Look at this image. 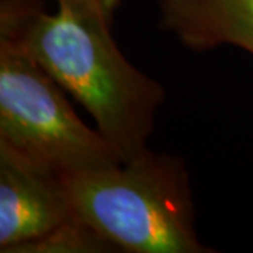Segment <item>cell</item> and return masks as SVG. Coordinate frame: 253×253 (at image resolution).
Here are the masks:
<instances>
[{
	"mask_svg": "<svg viewBox=\"0 0 253 253\" xmlns=\"http://www.w3.org/2000/svg\"><path fill=\"white\" fill-rule=\"evenodd\" d=\"M115 0H58L54 13L7 3L0 35L17 40L92 117L122 163L148 150L165 89L126 59L110 32Z\"/></svg>",
	"mask_w": 253,
	"mask_h": 253,
	"instance_id": "6da1fadb",
	"label": "cell"
},
{
	"mask_svg": "<svg viewBox=\"0 0 253 253\" xmlns=\"http://www.w3.org/2000/svg\"><path fill=\"white\" fill-rule=\"evenodd\" d=\"M160 27L194 51L230 44L253 54V0H156Z\"/></svg>",
	"mask_w": 253,
	"mask_h": 253,
	"instance_id": "5b68a950",
	"label": "cell"
},
{
	"mask_svg": "<svg viewBox=\"0 0 253 253\" xmlns=\"http://www.w3.org/2000/svg\"><path fill=\"white\" fill-rule=\"evenodd\" d=\"M18 253H104L117 252V249L104 239L92 227L84 224L78 217L66 222L56 230L33 240L30 244L18 247Z\"/></svg>",
	"mask_w": 253,
	"mask_h": 253,
	"instance_id": "8992f818",
	"label": "cell"
},
{
	"mask_svg": "<svg viewBox=\"0 0 253 253\" xmlns=\"http://www.w3.org/2000/svg\"><path fill=\"white\" fill-rule=\"evenodd\" d=\"M74 215L126 253H207L186 165L146 150L128 163L64 176Z\"/></svg>",
	"mask_w": 253,
	"mask_h": 253,
	"instance_id": "7a4b0ae2",
	"label": "cell"
},
{
	"mask_svg": "<svg viewBox=\"0 0 253 253\" xmlns=\"http://www.w3.org/2000/svg\"><path fill=\"white\" fill-rule=\"evenodd\" d=\"M74 217L64 176L0 141V252L12 253Z\"/></svg>",
	"mask_w": 253,
	"mask_h": 253,
	"instance_id": "277c9868",
	"label": "cell"
},
{
	"mask_svg": "<svg viewBox=\"0 0 253 253\" xmlns=\"http://www.w3.org/2000/svg\"><path fill=\"white\" fill-rule=\"evenodd\" d=\"M0 141L63 176L122 163L78 117L61 85L7 35H0Z\"/></svg>",
	"mask_w": 253,
	"mask_h": 253,
	"instance_id": "3957f363",
	"label": "cell"
}]
</instances>
